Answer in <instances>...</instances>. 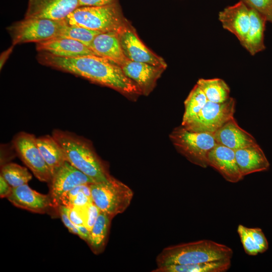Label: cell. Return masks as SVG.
Segmentation results:
<instances>
[{"label":"cell","instance_id":"cell-1","mask_svg":"<svg viewBox=\"0 0 272 272\" xmlns=\"http://www.w3.org/2000/svg\"><path fill=\"white\" fill-rule=\"evenodd\" d=\"M39 63L112 88L127 96L142 95L138 86L127 77L120 66L108 59L89 55L63 57L38 52Z\"/></svg>","mask_w":272,"mask_h":272},{"label":"cell","instance_id":"cell-2","mask_svg":"<svg viewBox=\"0 0 272 272\" xmlns=\"http://www.w3.org/2000/svg\"><path fill=\"white\" fill-rule=\"evenodd\" d=\"M52 135L61 148L66 161L95 183L106 181L110 178L111 176L87 140L60 129L54 130Z\"/></svg>","mask_w":272,"mask_h":272},{"label":"cell","instance_id":"cell-3","mask_svg":"<svg viewBox=\"0 0 272 272\" xmlns=\"http://www.w3.org/2000/svg\"><path fill=\"white\" fill-rule=\"evenodd\" d=\"M232 249L222 244L210 240L170 246L158 255L157 267L197 263L225 259H231Z\"/></svg>","mask_w":272,"mask_h":272},{"label":"cell","instance_id":"cell-4","mask_svg":"<svg viewBox=\"0 0 272 272\" xmlns=\"http://www.w3.org/2000/svg\"><path fill=\"white\" fill-rule=\"evenodd\" d=\"M65 21L67 25L99 32H118L127 22L117 0L103 6L79 7Z\"/></svg>","mask_w":272,"mask_h":272},{"label":"cell","instance_id":"cell-5","mask_svg":"<svg viewBox=\"0 0 272 272\" xmlns=\"http://www.w3.org/2000/svg\"><path fill=\"white\" fill-rule=\"evenodd\" d=\"M90 188L93 202L111 218L124 212L133 196L127 185L112 176L106 181L91 183Z\"/></svg>","mask_w":272,"mask_h":272},{"label":"cell","instance_id":"cell-6","mask_svg":"<svg viewBox=\"0 0 272 272\" xmlns=\"http://www.w3.org/2000/svg\"><path fill=\"white\" fill-rule=\"evenodd\" d=\"M170 138L180 154L202 168L208 166V154L218 144L213 134L190 131L182 125L174 129Z\"/></svg>","mask_w":272,"mask_h":272},{"label":"cell","instance_id":"cell-7","mask_svg":"<svg viewBox=\"0 0 272 272\" xmlns=\"http://www.w3.org/2000/svg\"><path fill=\"white\" fill-rule=\"evenodd\" d=\"M66 24L65 20L43 18H24L14 22L6 29L16 45L29 42L38 43L58 37Z\"/></svg>","mask_w":272,"mask_h":272},{"label":"cell","instance_id":"cell-8","mask_svg":"<svg viewBox=\"0 0 272 272\" xmlns=\"http://www.w3.org/2000/svg\"><path fill=\"white\" fill-rule=\"evenodd\" d=\"M235 107L232 97L223 103L208 101L196 116L181 125L190 131L213 134L234 117Z\"/></svg>","mask_w":272,"mask_h":272},{"label":"cell","instance_id":"cell-9","mask_svg":"<svg viewBox=\"0 0 272 272\" xmlns=\"http://www.w3.org/2000/svg\"><path fill=\"white\" fill-rule=\"evenodd\" d=\"M37 138L32 134L20 132L16 134L13 144L19 156L40 181L50 183L52 173L37 145Z\"/></svg>","mask_w":272,"mask_h":272},{"label":"cell","instance_id":"cell-10","mask_svg":"<svg viewBox=\"0 0 272 272\" xmlns=\"http://www.w3.org/2000/svg\"><path fill=\"white\" fill-rule=\"evenodd\" d=\"M118 35L123 53L128 59L167 67L164 59L145 45L128 21L118 32Z\"/></svg>","mask_w":272,"mask_h":272},{"label":"cell","instance_id":"cell-11","mask_svg":"<svg viewBox=\"0 0 272 272\" xmlns=\"http://www.w3.org/2000/svg\"><path fill=\"white\" fill-rule=\"evenodd\" d=\"M79 7V0H29L24 18L63 20Z\"/></svg>","mask_w":272,"mask_h":272},{"label":"cell","instance_id":"cell-12","mask_svg":"<svg viewBox=\"0 0 272 272\" xmlns=\"http://www.w3.org/2000/svg\"><path fill=\"white\" fill-rule=\"evenodd\" d=\"M95 183L92 179L65 161L54 173L50 182V195L55 207L60 197L74 187Z\"/></svg>","mask_w":272,"mask_h":272},{"label":"cell","instance_id":"cell-13","mask_svg":"<svg viewBox=\"0 0 272 272\" xmlns=\"http://www.w3.org/2000/svg\"><path fill=\"white\" fill-rule=\"evenodd\" d=\"M125 76L140 89L142 95L148 96L166 68L127 59L120 66Z\"/></svg>","mask_w":272,"mask_h":272},{"label":"cell","instance_id":"cell-14","mask_svg":"<svg viewBox=\"0 0 272 272\" xmlns=\"http://www.w3.org/2000/svg\"><path fill=\"white\" fill-rule=\"evenodd\" d=\"M223 28L233 34L241 44L248 30L250 15L249 8L242 1L228 6L218 14Z\"/></svg>","mask_w":272,"mask_h":272},{"label":"cell","instance_id":"cell-15","mask_svg":"<svg viewBox=\"0 0 272 272\" xmlns=\"http://www.w3.org/2000/svg\"><path fill=\"white\" fill-rule=\"evenodd\" d=\"M7 198L15 206L34 213H44L55 207L50 194L39 193L27 184L12 188Z\"/></svg>","mask_w":272,"mask_h":272},{"label":"cell","instance_id":"cell-16","mask_svg":"<svg viewBox=\"0 0 272 272\" xmlns=\"http://www.w3.org/2000/svg\"><path fill=\"white\" fill-rule=\"evenodd\" d=\"M208 164L228 182L236 183L243 177L236 161L235 151L223 145L218 144L210 151Z\"/></svg>","mask_w":272,"mask_h":272},{"label":"cell","instance_id":"cell-17","mask_svg":"<svg viewBox=\"0 0 272 272\" xmlns=\"http://www.w3.org/2000/svg\"><path fill=\"white\" fill-rule=\"evenodd\" d=\"M36 49L38 52H46L63 57L97 55L85 44L73 39L63 37H55L36 43Z\"/></svg>","mask_w":272,"mask_h":272},{"label":"cell","instance_id":"cell-18","mask_svg":"<svg viewBox=\"0 0 272 272\" xmlns=\"http://www.w3.org/2000/svg\"><path fill=\"white\" fill-rule=\"evenodd\" d=\"M213 135L218 144L234 151L257 144L251 134L239 126L234 117L219 128Z\"/></svg>","mask_w":272,"mask_h":272},{"label":"cell","instance_id":"cell-19","mask_svg":"<svg viewBox=\"0 0 272 272\" xmlns=\"http://www.w3.org/2000/svg\"><path fill=\"white\" fill-rule=\"evenodd\" d=\"M89 47L98 56L108 59L119 66L127 59L123 53L117 32L99 33Z\"/></svg>","mask_w":272,"mask_h":272},{"label":"cell","instance_id":"cell-20","mask_svg":"<svg viewBox=\"0 0 272 272\" xmlns=\"http://www.w3.org/2000/svg\"><path fill=\"white\" fill-rule=\"evenodd\" d=\"M236 161L243 177L255 172L265 171L269 163L257 144L235 151Z\"/></svg>","mask_w":272,"mask_h":272},{"label":"cell","instance_id":"cell-21","mask_svg":"<svg viewBox=\"0 0 272 272\" xmlns=\"http://www.w3.org/2000/svg\"><path fill=\"white\" fill-rule=\"evenodd\" d=\"M250 22L245 38L241 44L247 52L252 56L263 51L264 44V32L266 19L258 12L250 8Z\"/></svg>","mask_w":272,"mask_h":272},{"label":"cell","instance_id":"cell-22","mask_svg":"<svg viewBox=\"0 0 272 272\" xmlns=\"http://www.w3.org/2000/svg\"><path fill=\"white\" fill-rule=\"evenodd\" d=\"M36 142L53 176L66 161L62 150L52 135H46L37 138Z\"/></svg>","mask_w":272,"mask_h":272},{"label":"cell","instance_id":"cell-23","mask_svg":"<svg viewBox=\"0 0 272 272\" xmlns=\"http://www.w3.org/2000/svg\"><path fill=\"white\" fill-rule=\"evenodd\" d=\"M231 264V259H225L197 263L160 266L152 271L225 272L230 268Z\"/></svg>","mask_w":272,"mask_h":272},{"label":"cell","instance_id":"cell-24","mask_svg":"<svg viewBox=\"0 0 272 272\" xmlns=\"http://www.w3.org/2000/svg\"><path fill=\"white\" fill-rule=\"evenodd\" d=\"M111 218L100 212L95 224L90 231L88 244L95 254L103 250L107 241Z\"/></svg>","mask_w":272,"mask_h":272},{"label":"cell","instance_id":"cell-25","mask_svg":"<svg viewBox=\"0 0 272 272\" xmlns=\"http://www.w3.org/2000/svg\"><path fill=\"white\" fill-rule=\"evenodd\" d=\"M196 84L203 92L208 101L223 103L230 97V88L223 79L201 78L197 81Z\"/></svg>","mask_w":272,"mask_h":272},{"label":"cell","instance_id":"cell-26","mask_svg":"<svg viewBox=\"0 0 272 272\" xmlns=\"http://www.w3.org/2000/svg\"><path fill=\"white\" fill-rule=\"evenodd\" d=\"M90 184L78 185L64 193L59 199L57 208L59 205L68 207H80L93 202Z\"/></svg>","mask_w":272,"mask_h":272},{"label":"cell","instance_id":"cell-27","mask_svg":"<svg viewBox=\"0 0 272 272\" xmlns=\"http://www.w3.org/2000/svg\"><path fill=\"white\" fill-rule=\"evenodd\" d=\"M207 98L200 88L196 84L184 101V112L182 124L196 116L207 102Z\"/></svg>","mask_w":272,"mask_h":272},{"label":"cell","instance_id":"cell-28","mask_svg":"<svg viewBox=\"0 0 272 272\" xmlns=\"http://www.w3.org/2000/svg\"><path fill=\"white\" fill-rule=\"evenodd\" d=\"M1 175L12 188L27 184L32 177L27 168L14 163L4 165Z\"/></svg>","mask_w":272,"mask_h":272},{"label":"cell","instance_id":"cell-29","mask_svg":"<svg viewBox=\"0 0 272 272\" xmlns=\"http://www.w3.org/2000/svg\"><path fill=\"white\" fill-rule=\"evenodd\" d=\"M100 33L101 32L66 24L62 28L57 37L73 39L89 47L95 37Z\"/></svg>","mask_w":272,"mask_h":272},{"label":"cell","instance_id":"cell-30","mask_svg":"<svg viewBox=\"0 0 272 272\" xmlns=\"http://www.w3.org/2000/svg\"><path fill=\"white\" fill-rule=\"evenodd\" d=\"M74 208L82 218L84 225L90 231L101 212L100 210L93 202L83 207Z\"/></svg>","mask_w":272,"mask_h":272},{"label":"cell","instance_id":"cell-31","mask_svg":"<svg viewBox=\"0 0 272 272\" xmlns=\"http://www.w3.org/2000/svg\"><path fill=\"white\" fill-rule=\"evenodd\" d=\"M237 232L245 253L249 255H256L261 253L260 249L248 230L247 227L239 225Z\"/></svg>","mask_w":272,"mask_h":272},{"label":"cell","instance_id":"cell-32","mask_svg":"<svg viewBox=\"0 0 272 272\" xmlns=\"http://www.w3.org/2000/svg\"><path fill=\"white\" fill-rule=\"evenodd\" d=\"M272 23V0H240Z\"/></svg>","mask_w":272,"mask_h":272},{"label":"cell","instance_id":"cell-33","mask_svg":"<svg viewBox=\"0 0 272 272\" xmlns=\"http://www.w3.org/2000/svg\"><path fill=\"white\" fill-rule=\"evenodd\" d=\"M248 230L259 247L261 253L266 251L268 247L267 239L262 230L259 228H248Z\"/></svg>","mask_w":272,"mask_h":272},{"label":"cell","instance_id":"cell-34","mask_svg":"<svg viewBox=\"0 0 272 272\" xmlns=\"http://www.w3.org/2000/svg\"><path fill=\"white\" fill-rule=\"evenodd\" d=\"M57 208H60L67 214L71 221L75 225H84L83 221L76 211V210L72 207H68L62 205H59Z\"/></svg>","mask_w":272,"mask_h":272},{"label":"cell","instance_id":"cell-35","mask_svg":"<svg viewBox=\"0 0 272 272\" xmlns=\"http://www.w3.org/2000/svg\"><path fill=\"white\" fill-rule=\"evenodd\" d=\"M61 220L69 231L80 237V232L76 225L71 221L67 214L60 208H58Z\"/></svg>","mask_w":272,"mask_h":272},{"label":"cell","instance_id":"cell-36","mask_svg":"<svg viewBox=\"0 0 272 272\" xmlns=\"http://www.w3.org/2000/svg\"><path fill=\"white\" fill-rule=\"evenodd\" d=\"M0 187L1 197H8L11 193L12 187L2 175L0 177Z\"/></svg>","mask_w":272,"mask_h":272},{"label":"cell","instance_id":"cell-37","mask_svg":"<svg viewBox=\"0 0 272 272\" xmlns=\"http://www.w3.org/2000/svg\"><path fill=\"white\" fill-rule=\"evenodd\" d=\"M80 7L99 6L109 4L115 0H79Z\"/></svg>","mask_w":272,"mask_h":272},{"label":"cell","instance_id":"cell-38","mask_svg":"<svg viewBox=\"0 0 272 272\" xmlns=\"http://www.w3.org/2000/svg\"><path fill=\"white\" fill-rule=\"evenodd\" d=\"M15 45H12L8 49L2 52L0 55V69L1 70L4 66L5 63L9 58L11 54L13 52Z\"/></svg>","mask_w":272,"mask_h":272},{"label":"cell","instance_id":"cell-39","mask_svg":"<svg viewBox=\"0 0 272 272\" xmlns=\"http://www.w3.org/2000/svg\"><path fill=\"white\" fill-rule=\"evenodd\" d=\"M80 232V237L86 242H88L90 230L84 225H75Z\"/></svg>","mask_w":272,"mask_h":272}]
</instances>
